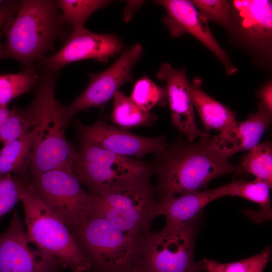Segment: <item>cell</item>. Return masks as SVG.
I'll return each mask as SVG.
<instances>
[{
    "label": "cell",
    "instance_id": "6da1fadb",
    "mask_svg": "<svg viewBox=\"0 0 272 272\" xmlns=\"http://www.w3.org/2000/svg\"><path fill=\"white\" fill-rule=\"evenodd\" d=\"M198 135L196 143H177L158 154V189L162 197L200 191L220 176L244 173L212 148L210 135L200 131Z\"/></svg>",
    "mask_w": 272,
    "mask_h": 272
},
{
    "label": "cell",
    "instance_id": "7a4b0ae2",
    "mask_svg": "<svg viewBox=\"0 0 272 272\" xmlns=\"http://www.w3.org/2000/svg\"><path fill=\"white\" fill-rule=\"evenodd\" d=\"M57 1H19L14 16L3 29L6 41L2 58L16 60L25 68L34 65L54 49V43L69 37Z\"/></svg>",
    "mask_w": 272,
    "mask_h": 272
},
{
    "label": "cell",
    "instance_id": "3957f363",
    "mask_svg": "<svg viewBox=\"0 0 272 272\" xmlns=\"http://www.w3.org/2000/svg\"><path fill=\"white\" fill-rule=\"evenodd\" d=\"M35 96L27 106L37 131L30 166L32 175L60 168H73L76 152L65 135L70 120L55 99V72L40 70Z\"/></svg>",
    "mask_w": 272,
    "mask_h": 272
},
{
    "label": "cell",
    "instance_id": "277c9868",
    "mask_svg": "<svg viewBox=\"0 0 272 272\" xmlns=\"http://www.w3.org/2000/svg\"><path fill=\"white\" fill-rule=\"evenodd\" d=\"M86 257L104 272H131L141 267L146 238L134 236L89 214L70 231Z\"/></svg>",
    "mask_w": 272,
    "mask_h": 272
},
{
    "label": "cell",
    "instance_id": "5b68a950",
    "mask_svg": "<svg viewBox=\"0 0 272 272\" xmlns=\"http://www.w3.org/2000/svg\"><path fill=\"white\" fill-rule=\"evenodd\" d=\"M21 201L28 242L55 257L64 267L73 271H89L92 264L67 227L42 201L32 182L24 177Z\"/></svg>",
    "mask_w": 272,
    "mask_h": 272
},
{
    "label": "cell",
    "instance_id": "8992f818",
    "mask_svg": "<svg viewBox=\"0 0 272 272\" xmlns=\"http://www.w3.org/2000/svg\"><path fill=\"white\" fill-rule=\"evenodd\" d=\"M91 195L89 214L137 237L145 238L150 233L157 202L149 179Z\"/></svg>",
    "mask_w": 272,
    "mask_h": 272
},
{
    "label": "cell",
    "instance_id": "52a82bcc",
    "mask_svg": "<svg viewBox=\"0 0 272 272\" xmlns=\"http://www.w3.org/2000/svg\"><path fill=\"white\" fill-rule=\"evenodd\" d=\"M73 170L92 195L149 179L152 172L144 162L83 143L76 153Z\"/></svg>",
    "mask_w": 272,
    "mask_h": 272
},
{
    "label": "cell",
    "instance_id": "ba28073f",
    "mask_svg": "<svg viewBox=\"0 0 272 272\" xmlns=\"http://www.w3.org/2000/svg\"><path fill=\"white\" fill-rule=\"evenodd\" d=\"M194 221L150 232L144 243L140 268L146 272H200V264L193 259Z\"/></svg>",
    "mask_w": 272,
    "mask_h": 272
},
{
    "label": "cell",
    "instance_id": "9c48e42d",
    "mask_svg": "<svg viewBox=\"0 0 272 272\" xmlns=\"http://www.w3.org/2000/svg\"><path fill=\"white\" fill-rule=\"evenodd\" d=\"M39 197L70 231L90 213L92 195L86 192L73 168H60L33 175Z\"/></svg>",
    "mask_w": 272,
    "mask_h": 272
},
{
    "label": "cell",
    "instance_id": "30bf717a",
    "mask_svg": "<svg viewBox=\"0 0 272 272\" xmlns=\"http://www.w3.org/2000/svg\"><path fill=\"white\" fill-rule=\"evenodd\" d=\"M143 48L137 43L124 50L107 70L90 73L89 83L84 92L73 102L63 105L71 119L77 112L93 107H102L124 84L133 81L132 69L142 56Z\"/></svg>",
    "mask_w": 272,
    "mask_h": 272
},
{
    "label": "cell",
    "instance_id": "8fae6325",
    "mask_svg": "<svg viewBox=\"0 0 272 272\" xmlns=\"http://www.w3.org/2000/svg\"><path fill=\"white\" fill-rule=\"evenodd\" d=\"M124 47L117 36L93 33L84 27L73 30L59 50L46 56L36 66L41 71L57 73L65 65L81 60L94 59L106 62Z\"/></svg>",
    "mask_w": 272,
    "mask_h": 272
},
{
    "label": "cell",
    "instance_id": "7c38bea8",
    "mask_svg": "<svg viewBox=\"0 0 272 272\" xmlns=\"http://www.w3.org/2000/svg\"><path fill=\"white\" fill-rule=\"evenodd\" d=\"M26 231L15 213L8 228L0 232V272H54L61 263L53 256L28 246Z\"/></svg>",
    "mask_w": 272,
    "mask_h": 272
},
{
    "label": "cell",
    "instance_id": "4fadbf2b",
    "mask_svg": "<svg viewBox=\"0 0 272 272\" xmlns=\"http://www.w3.org/2000/svg\"><path fill=\"white\" fill-rule=\"evenodd\" d=\"M77 125L82 143L123 157L141 158L147 154H159L167 146L164 137L140 136L104 121L89 125L77 121Z\"/></svg>",
    "mask_w": 272,
    "mask_h": 272
},
{
    "label": "cell",
    "instance_id": "5bb4252c",
    "mask_svg": "<svg viewBox=\"0 0 272 272\" xmlns=\"http://www.w3.org/2000/svg\"><path fill=\"white\" fill-rule=\"evenodd\" d=\"M156 2L166 11L164 22L172 37H178L186 33L191 34L217 56L228 75L236 72V68L211 32L208 21L190 1L161 0Z\"/></svg>",
    "mask_w": 272,
    "mask_h": 272
},
{
    "label": "cell",
    "instance_id": "9a60e30c",
    "mask_svg": "<svg viewBox=\"0 0 272 272\" xmlns=\"http://www.w3.org/2000/svg\"><path fill=\"white\" fill-rule=\"evenodd\" d=\"M157 79L166 84L173 125L192 142L199 134L193 104L185 68L177 69L168 62L162 63L157 74Z\"/></svg>",
    "mask_w": 272,
    "mask_h": 272
},
{
    "label": "cell",
    "instance_id": "2e32d148",
    "mask_svg": "<svg viewBox=\"0 0 272 272\" xmlns=\"http://www.w3.org/2000/svg\"><path fill=\"white\" fill-rule=\"evenodd\" d=\"M271 120V113L259 103L257 111L244 121H237L228 130L211 136V146L228 158L257 145Z\"/></svg>",
    "mask_w": 272,
    "mask_h": 272
},
{
    "label": "cell",
    "instance_id": "e0dca14e",
    "mask_svg": "<svg viewBox=\"0 0 272 272\" xmlns=\"http://www.w3.org/2000/svg\"><path fill=\"white\" fill-rule=\"evenodd\" d=\"M229 183L210 190H200L184 194L167 195L156 206V215L166 217L165 228L182 226L194 220L203 208L211 201L229 196Z\"/></svg>",
    "mask_w": 272,
    "mask_h": 272
},
{
    "label": "cell",
    "instance_id": "ac0fdd59",
    "mask_svg": "<svg viewBox=\"0 0 272 272\" xmlns=\"http://www.w3.org/2000/svg\"><path fill=\"white\" fill-rule=\"evenodd\" d=\"M234 5L241 19L242 30L253 48L269 54L272 40L271 1L236 0Z\"/></svg>",
    "mask_w": 272,
    "mask_h": 272
},
{
    "label": "cell",
    "instance_id": "d6986e66",
    "mask_svg": "<svg viewBox=\"0 0 272 272\" xmlns=\"http://www.w3.org/2000/svg\"><path fill=\"white\" fill-rule=\"evenodd\" d=\"M193 106L198 112L205 129H216L224 133L237 121L234 112L206 93L202 88V80L195 77L189 82Z\"/></svg>",
    "mask_w": 272,
    "mask_h": 272
},
{
    "label": "cell",
    "instance_id": "ffe728a7",
    "mask_svg": "<svg viewBox=\"0 0 272 272\" xmlns=\"http://www.w3.org/2000/svg\"><path fill=\"white\" fill-rule=\"evenodd\" d=\"M37 135L35 127L21 138L4 145L0 151V176L24 177L32 159Z\"/></svg>",
    "mask_w": 272,
    "mask_h": 272
},
{
    "label": "cell",
    "instance_id": "44dd1931",
    "mask_svg": "<svg viewBox=\"0 0 272 272\" xmlns=\"http://www.w3.org/2000/svg\"><path fill=\"white\" fill-rule=\"evenodd\" d=\"M229 196H238L259 205L260 210L247 215L255 222H261L271 219V208L269 190L271 187L267 183L257 179L251 181L232 180L229 183Z\"/></svg>",
    "mask_w": 272,
    "mask_h": 272
},
{
    "label": "cell",
    "instance_id": "7402d4cb",
    "mask_svg": "<svg viewBox=\"0 0 272 272\" xmlns=\"http://www.w3.org/2000/svg\"><path fill=\"white\" fill-rule=\"evenodd\" d=\"M113 98L111 119L120 128L127 130L140 126H151L156 121L155 115L142 109L121 91L116 92Z\"/></svg>",
    "mask_w": 272,
    "mask_h": 272
},
{
    "label": "cell",
    "instance_id": "603a6c76",
    "mask_svg": "<svg viewBox=\"0 0 272 272\" xmlns=\"http://www.w3.org/2000/svg\"><path fill=\"white\" fill-rule=\"evenodd\" d=\"M33 127L28 107L10 109L7 105H0V142L3 145L21 138Z\"/></svg>",
    "mask_w": 272,
    "mask_h": 272
},
{
    "label": "cell",
    "instance_id": "cb8c5ba5",
    "mask_svg": "<svg viewBox=\"0 0 272 272\" xmlns=\"http://www.w3.org/2000/svg\"><path fill=\"white\" fill-rule=\"evenodd\" d=\"M40 78L35 65L16 73L0 75V105H7L16 97L30 91Z\"/></svg>",
    "mask_w": 272,
    "mask_h": 272
},
{
    "label": "cell",
    "instance_id": "d4e9b609",
    "mask_svg": "<svg viewBox=\"0 0 272 272\" xmlns=\"http://www.w3.org/2000/svg\"><path fill=\"white\" fill-rule=\"evenodd\" d=\"M243 157L240 168L244 173H249L256 179L267 183L271 187L272 147L270 142L258 144Z\"/></svg>",
    "mask_w": 272,
    "mask_h": 272
},
{
    "label": "cell",
    "instance_id": "484cf974",
    "mask_svg": "<svg viewBox=\"0 0 272 272\" xmlns=\"http://www.w3.org/2000/svg\"><path fill=\"white\" fill-rule=\"evenodd\" d=\"M110 3L111 1L103 0L57 1L63 22L73 30L84 27V23L90 16Z\"/></svg>",
    "mask_w": 272,
    "mask_h": 272
},
{
    "label": "cell",
    "instance_id": "4316f807",
    "mask_svg": "<svg viewBox=\"0 0 272 272\" xmlns=\"http://www.w3.org/2000/svg\"><path fill=\"white\" fill-rule=\"evenodd\" d=\"M270 254V247L267 246L259 253L239 261L223 263L205 258L198 263L206 272H263Z\"/></svg>",
    "mask_w": 272,
    "mask_h": 272
},
{
    "label": "cell",
    "instance_id": "83f0119b",
    "mask_svg": "<svg viewBox=\"0 0 272 272\" xmlns=\"http://www.w3.org/2000/svg\"><path fill=\"white\" fill-rule=\"evenodd\" d=\"M129 98L147 112H150L156 105H164L167 99L165 88L157 85L146 76L135 82Z\"/></svg>",
    "mask_w": 272,
    "mask_h": 272
},
{
    "label": "cell",
    "instance_id": "f1b7e54d",
    "mask_svg": "<svg viewBox=\"0 0 272 272\" xmlns=\"http://www.w3.org/2000/svg\"><path fill=\"white\" fill-rule=\"evenodd\" d=\"M190 2L207 21H213L227 29L230 28L232 24L231 11L227 1L193 0Z\"/></svg>",
    "mask_w": 272,
    "mask_h": 272
},
{
    "label": "cell",
    "instance_id": "f546056e",
    "mask_svg": "<svg viewBox=\"0 0 272 272\" xmlns=\"http://www.w3.org/2000/svg\"><path fill=\"white\" fill-rule=\"evenodd\" d=\"M22 177L0 176V219L21 201Z\"/></svg>",
    "mask_w": 272,
    "mask_h": 272
},
{
    "label": "cell",
    "instance_id": "4dcf8cb0",
    "mask_svg": "<svg viewBox=\"0 0 272 272\" xmlns=\"http://www.w3.org/2000/svg\"><path fill=\"white\" fill-rule=\"evenodd\" d=\"M19 1H4L0 4V38L3 34V29L15 15Z\"/></svg>",
    "mask_w": 272,
    "mask_h": 272
},
{
    "label": "cell",
    "instance_id": "1f68e13d",
    "mask_svg": "<svg viewBox=\"0 0 272 272\" xmlns=\"http://www.w3.org/2000/svg\"><path fill=\"white\" fill-rule=\"evenodd\" d=\"M258 96L262 106L269 112L272 111V85L271 82L265 84L259 91Z\"/></svg>",
    "mask_w": 272,
    "mask_h": 272
},
{
    "label": "cell",
    "instance_id": "d6a6232c",
    "mask_svg": "<svg viewBox=\"0 0 272 272\" xmlns=\"http://www.w3.org/2000/svg\"><path fill=\"white\" fill-rule=\"evenodd\" d=\"M5 49V44L1 42V37L0 38V58H2L3 54Z\"/></svg>",
    "mask_w": 272,
    "mask_h": 272
},
{
    "label": "cell",
    "instance_id": "836d02e7",
    "mask_svg": "<svg viewBox=\"0 0 272 272\" xmlns=\"http://www.w3.org/2000/svg\"><path fill=\"white\" fill-rule=\"evenodd\" d=\"M131 272H146L145 270L142 269L141 268H139L137 269H135Z\"/></svg>",
    "mask_w": 272,
    "mask_h": 272
},
{
    "label": "cell",
    "instance_id": "e575fe53",
    "mask_svg": "<svg viewBox=\"0 0 272 272\" xmlns=\"http://www.w3.org/2000/svg\"><path fill=\"white\" fill-rule=\"evenodd\" d=\"M3 1H1V0H0V4H1L2 3H3Z\"/></svg>",
    "mask_w": 272,
    "mask_h": 272
},
{
    "label": "cell",
    "instance_id": "d590c367",
    "mask_svg": "<svg viewBox=\"0 0 272 272\" xmlns=\"http://www.w3.org/2000/svg\"><path fill=\"white\" fill-rule=\"evenodd\" d=\"M73 272H81V271H73Z\"/></svg>",
    "mask_w": 272,
    "mask_h": 272
}]
</instances>
